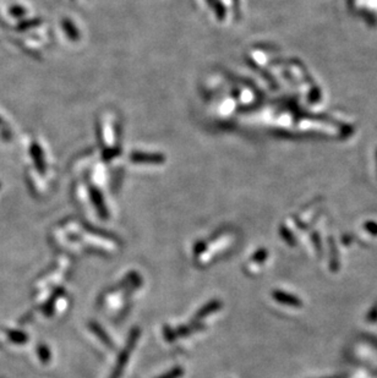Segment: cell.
<instances>
[{
  "instance_id": "6da1fadb",
  "label": "cell",
  "mask_w": 377,
  "mask_h": 378,
  "mask_svg": "<svg viewBox=\"0 0 377 378\" xmlns=\"http://www.w3.org/2000/svg\"><path fill=\"white\" fill-rule=\"evenodd\" d=\"M138 337H139V330L135 329L131 333V338L129 339V343H127L126 348L124 349L123 353L120 354V356H119L118 365H117V367H115L114 373H113V376L111 378H119L121 376V372H123L124 367H125V365L127 364V359H129V356L131 355V350L133 349V347H135Z\"/></svg>"
},
{
  "instance_id": "7a4b0ae2",
  "label": "cell",
  "mask_w": 377,
  "mask_h": 378,
  "mask_svg": "<svg viewBox=\"0 0 377 378\" xmlns=\"http://www.w3.org/2000/svg\"><path fill=\"white\" fill-rule=\"evenodd\" d=\"M219 307H221V302L219 301H213L209 303V305H206L201 310L200 312L197 314V318H203L204 316H207V315L212 314L213 311H216V310H218Z\"/></svg>"
},
{
  "instance_id": "3957f363",
  "label": "cell",
  "mask_w": 377,
  "mask_h": 378,
  "mask_svg": "<svg viewBox=\"0 0 377 378\" xmlns=\"http://www.w3.org/2000/svg\"><path fill=\"white\" fill-rule=\"evenodd\" d=\"M31 153H32V156H33L35 162H36V164H37L38 169H40V170H44L43 158H42V156H41V150L37 147V145H33V147L31 148Z\"/></svg>"
},
{
  "instance_id": "277c9868",
  "label": "cell",
  "mask_w": 377,
  "mask_h": 378,
  "mask_svg": "<svg viewBox=\"0 0 377 378\" xmlns=\"http://www.w3.org/2000/svg\"><path fill=\"white\" fill-rule=\"evenodd\" d=\"M273 296H275L276 300H278V301H281L282 303H290V305H295V299L292 296L289 295H286V294H283L282 291H275V294H273Z\"/></svg>"
},
{
  "instance_id": "5b68a950",
  "label": "cell",
  "mask_w": 377,
  "mask_h": 378,
  "mask_svg": "<svg viewBox=\"0 0 377 378\" xmlns=\"http://www.w3.org/2000/svg\"><path fill=\"white\" fill-rule=\"evenodd\" d=\"M92 328H93L94 330H96V333H97V334H98V337H99V338H102V340H103V341H105V343H106L107 345H109V347H112V348H113V343H112V340H109L108 335H107V334H106V333H105V330H103L102 328H99V327H98L96 323H92Z\"/></svg>"
},
{
  "instance_id": "8992f818",
  "label": "cell",
  "mask_w": 377,
  "mask_h": 378,
  "mask_svg": "<svg viewBox=\"0 0 377 378\" xmlns=\"http://www.w3.org/2000/svg\"><path fill=\"white\" fill-rule=\"evenodd\" d=\"M183 373H184L183 368L182 367H177V368H174L173 371H170V372H168V373L163 374V376L159 377V378H180L183 376Z\"/></svg>"
},
{
  "instance_id": "52a82bcc",
  "label": "cell",
  "mask_w": 377,
  "mask_h": 378,
  "mask_svg": "<svg viewBox=\"0 0 377 378\" xmlns=\"http://www.w3.org/2000/svg\"><path fill=\"white\" fill-rule=\"evenodd\" d=\"M11 14L15 15V16H22L25 14V10L21 7H15L13 10H11Z\"/></svg>"
}]
</instances>
